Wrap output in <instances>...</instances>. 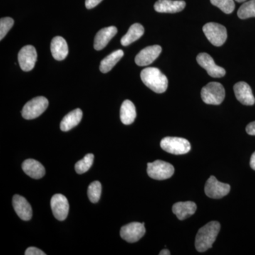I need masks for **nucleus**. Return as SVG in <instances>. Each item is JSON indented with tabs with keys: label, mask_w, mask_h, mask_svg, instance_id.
Segmentation results:
<instances>
[{
	"label": "nucleus",
	"mask_w": 255,
	"mask_h": 255,
	"mask_svg": "<svg viewBox=\"0 0 255 255\" xmlns=\"http://www.w3.org/2000/svg\"><path fill=\"white\" fill-rule=\"evenodd\" d=\"M197 206L192 201H185V202H178L172 206V211L177 216V219L183 221L190 217L195 214Z\"/></svg>",
	"instance_id": "obj_19"
},
{
	"label": "nucleus",
	"mask_w": 255,
	"mask_h": 255,
	"mask_svg": "<svg viewBox=\"0 0 255 255\" xmlns=\"http://www.w3.org/2000/svg\"><path fill=\"white\" fill-rule=\"evenodd\" d=\"M145 29L140 23H134L129 28L127 34L121 40L122 46H128L133 42L136 41L144 34Z\"/></svg>",
	"instance_id": "obj_23"
},
{
	"label": "nucleus",
	"mask_w": 255,
	"mask_h": 255,
	"mask_svg": "<svg viewBox=\"0 0 255 255\" xmlns=\"http://www.w3.org/2000/svg\"><path fill=\"white\" fill-rule=\"evenodd\" d=\"M246 131L251 135H255V122H251L247 126Z\"/></svg>",
	"instance_id": "obj_32"
},
{
	"label": "nucleus",
	"mask_w": 255,
	"mask_h": 255,
	"mask_svg": "<svg viewBox=\"0 0 255 255\" xmlns=\"http://www.w3.org/2000/svg\"><path fill=\"white\" fill-rule=\"evenodd\" d=\"M48 100L44 97H37L28 102L23 107L21 114L26 120L40 117L48 107Z\"/></svg>",
	"instance_id": "obj_7"
},
{
	"label": "nucleus",
	"mask_w": 255,
	"mask_h": 255,
	"mask_svg": "<svg viewBox=\"0 0 255 255\" xmlns=\"http://www.w3.org/2000/svg\"><path fill=\"white\" fill-rule=\"evenodd\" d=\"M88 197L92 203H97L100 201L102 194V184L98 181H95L90 184L88 187Z\"/></svg>",
	"instance_id": "obj_27"
},
{
	"label": "nucleus",
	"mask_w": 255,
	"mask_h": 255,
	"mask_svg": "<svg viewBox=\"0 0 255 255\" xmlns=\"http://www.w3.org/2000/svg\"><path fill=\"white\" fill-rule=\"evenodd\" d=\"M159 255H170V252L168 251V250L164 249L162 250V251L159 253Z\"/></svg>",
	"instance_id": "obj_34"
},
{
	"label": "nucleus",
	"mask_w": 255,
	"mask_h": 255,
	"mask_svg": "<svg viewBox=\"0 0 255 255\" xmlns=\"http://www.w3.org/2000/svg\"><path fill=\"white\" fill-rule=\"evenodd\" d=\"M50 206L55 219L64 221L68 217L69 203L68 199L63 194H55L50 200Z\"/></svg>",
	"instance_id": "obj_12"
},
{
	"label": "nucleus",
	"mask_w": 255,
	"mask_h": 255,
	"mask_svg": "<svg viewBox=\"0 0 255 255\" xmlns=\"http://www.w3.org/2000/svg\"><path fill=\"white\" fill-rule=\"evenodd\" d=\"M140 78L142 82L156 93H164L168 87V80L158 68H147L142 70Z\"/></svg>",
	"instance_id": "obj_2"
},
{
	"label": "nucleus",
	"mask_w": 255,
	"mask_h": 255,
	"mask_svg": "<svg viewBox=\"0 0 255 255\" xmlns=\"http://www.w3.org/2000/svg\"><path fill=\"white\" fill-rule=\"evenodd\" d=\"M124 53L122 50H117L111 53L108 56L105 57L101 61L100 70L102 73H107L112 70V68L117 65L119 60L124 56Z\"/></svg>",
	"instance_id": "obj_24"
},
{
	"label": "nucleus",
	"mask_w": 255,
	"mask_h": 255,
	"mask_svg": "<svg viewBox=\"0 0 255 255\" xmlns=\"http://www.w3.org/2000/svg\"><path fill=\"white\" fill-rule=\"evenodd\" d=\"M236 1H238V2L241 3V2H244V1H246V0H236Z\"/></svg>",
	"instance_id": "obj_35"
},
{
	"label": "nucleus",
	"mask_w": 255,
	"mask_h": 255,
	"mask_svg": "<svg viewBox=\"0 0 255 255\" xmlns=\"http://www.w3.org/2000/svg\"><path fill=\"white\" fill-rule=\"evenodd\" d=\"M221 224L217 221H211L199 229L196 234L195 248L199 253H204L212 248L220 232Z\"/></svg>",
	"instance_id": "obj_1"
},
{
	"label": "nucleus",
	"mask_w": 255,
	"mask_h": 255,
	"mask_svg": "<svg viewBox=\"0 0 255 255\" xmlns=\"http://www.w3.org/2000/svg\"><path fill=\"white\" fill-rule=\"evenodd\" d=\"M162 150L173 155H184L191 150L190 142L187 139L178 137H165L161 140Z\"/></svg>",
	"instance_id": "obj_4"
},
{
	"label": "nucleus",
	"mask_w": 255,
	"mask_h": 255,
	"mask_svg": "<svg viewBox=\"0 0 255 255\" xmlns=\"http://www.w3.org/2000/svg\"><path fill=\"white\" fill-rule=\"evenodd\" d=\"M25 255H46V253L34 247H30L25 252Z\"/></svg>",
	"instance_id": "obj_30"
},
{
	"label": "nucleus",
	"mask_w": 255,
	"mask_h": 255,
	"mask_svg": "<svg viewBox=\"0 0 255 255\" xmlns=\"http://www.w3.org/2000/svg\"><path fill=\"white\" fill-rule=\"evenodd\" d=\"M117 32H118V29L114 26L101 29L97 33L95 38V43H94L95 49L97 50L104 49L110 43L111 39L117 34Z\"/></svg>",
	"instance_id": "obj_17"
},
{
	"label": "nucleus",
	"mask_w": 255,
	"mask_h": 255,
	"mask_svg": "<svg viewBox=\"0 0 255 255\" xmlns=\"http://www.w3.org/2000/svg\"><path fill=\"white\" fill-rule=\"evenodd\" d=\"M145 223L132 222L123 226L121 229V237L128 243H135L141 239L145 233Z\"/></svg>",
	"instance_id": "obj_9"
},
{
	"label": "nucleus",
	"mask_w": 255,
	"mask_h": 255,
	"mask_svg": "<svg viewBox=\"0 0 255 255\" xmlns=\"http://www.w3.org/2000/svg\"><path fill=\"white\" fill-rule=\"evenodd\" d=\"M250 164H251V168L254 169L255 171V152L251 156V162H250Z\"/></svg>",
	"instance_id": "obj_33"
},
{
	"label": "nucleus",
	"mask_w": 255,
	"mask_h": 255,
	"mask_svg": "<svg viewBox=\"0 0 255 255\" xmlns=\"http://www.w3.org/2000/svg\"><path fill=\"white\" fill-rule=\"evenodd\" d=\"M201 95L204 103L207 105H219L224 100L226 92L224 87L219 82H210L203 87Z\"/></svg>",
	"instance_id": "obj_3"
},
{
	"label": "nucleus",
	"mask_w": 255,
	"mask_h": 255,
	"mask_svg": "<svg viewBox=\"0 0 255 255\" xmlns=\"http://www.w3.org/2000/svg\"><path fill=\"white\" fill-rule=\"evenodd\" d=\"M186 2L183 0H158L154 8L159 13H177L185 8Z\"/></svg>",
	"instance_id": "obj_15"
},
{
	"label": "nucleus",
	"mask_w": 255,
	"mask_h": 255,
	"mask_svg": "<svg viewBox=\"0 0 255 255\" xmlns=\"http://www.w3.org/2000/svg\"><path fill=\"white\" fill-rule=\"evenodd\" d=\"M203 31L211 44L215 46H223L227 39V30L225 26L219 23H206L203 27Z\"/></svg>",
	"instance_id": "obj_5"
},
{
	"label": "nucleus",
	"mask_w": 255,
	"mask_h": 255,
	"mask_svg": "<svg viewBox=\"0 0 255 255\" xmlns=\"http://www.w3.org/2000/svg\"><path fill=\"white\" fill-rule=\"evenodd\" d=\"M102 1V0H85V6L87 9H93Z\"/></svg>",
	"instance_id": "obj_31"
},
{
	"label": "nucleus",
	"mask_w": 255,
	"mask_h": 255,
	"mask_svg": "<svg viewBox=\"0 0 255 255\" xmlns=\"http://www.w3.org/2000/svg\"><path fill=\"white\" fill-rule=\"evenodd\" d=\"M14 20L10 17L1 18L0 20V40H2L14 25Z\"/></svg>",
	"instance_id": "obj_29"
},
{
	"label": "nucleus",
	"mask_w": 255,
	"mask_h": 255,
	"mask_svg": "<svg viewBox=\"0 0 255 255\" xmlns=\"http://www.w3.org/2000/svg\"><path fill=\"white\" fill-rule=\"evenodd\" d=\"M210 1L211 4L217 6L225 14H231L236 7L233 0H210Z\"/></svg>",
	"instance_id": "obj_28"
},
{
	"label": "nucleus",
	"mask_w": 255,
	"mask_h": 255,
	"mask_svg": "<svg viewBox=\"0 0 255 255\" xmlns=\"http://www.w3.org/2000/svg\"><path fill=\"white\" fill-rule=\"evenodd\" d=\"M196 60L199 65L205 69L208 74L212 78H222L226 75V70L216 65L212 57L208 53H199L196 57Z\"/></svg>",
	"instance_id": "obj_10"
},
{
	"label": "nucleus",
	"mask_w": 255,
	"mask_h": 255,
	"mask_svg": "<svg viewBox=\"0 0 255 255\" xmlns=\"http://www.w3.org/2000/svg\"><path fill=\"white\" fill-rule=\"evenodd\" d=\"M162 48L158 45L146 47L135 56V62L138 66H147L153 63L160 55Z\"/></svg>",
	"instance_id": "obj_13"
},
{
	"label": "nucleus",
	"mask_w": 255,
	"mask_h": 255,
	"mask_svg": "<svg viewBox=\"0 0 255 255\" xmlns=\"http://www.w3.org/2000/svg\"><path fill=\"white\" fill-rule=\"evenodd\" d=\"M50 50L55 60H63L68 55V43L63 37H55L50 43Z\"/></svg>",
	"instance_id": "obj_18"
},
{
	"label": "nucleus",
	"mask_w": 255,
	"mask_h": 255,
	"mask_svg": "<svg viewBox=\"0 0 255 255\" xmlns=\"http://www.w3.org/2000/svg\"><path fill=\"white\" fill-rule=\"evenodd\" d=\"M18 63L23 71H31L37 61V52L33 46H23L18 54Z\"/></svg>",
	"instance_id": "obj_11"
},
{
	"label": "nucleus",
	"mask_w": 255,
	"mask_h": 255,
	"mask_svg": "<svg viewBox=\"0 0 255 255\" xmlns=\"http://www.w3.org/2000/svg\"><path fill=\"white\" fill-rule=\"evenodd\" d=\"M234 92L237 100L243 105L253 106L255 99L251 86L245 82H239L234 85Z\"/></svg>",
	"instance_id": "obj_14"
},
{
	"label": "nucleus",
	"mask_w": 255,
	"mask_h": 255,
	"mask_svg": "<svg viewBox=\"0 0 255 255\" xmlns=\"http://www.w3.org/2000/svg\"><path fill=\"white\" fill-rule=\"evenodd\" d=\"M147 172L149 177L156 180L169 179L174 173L172 164L162 160H156L147 163Z\"/></svg>",
	"instance_id": "obj_6"
},
{
	"label": "nucleus",
	"mask_w": 255,
	"mask_h": 255,
	"mask_svg": "<svg viewBox=\"0 0 255 255\" xmlns=\"http://www.w3.org/2000/svg\"><path fill=\"white\" fill-rule=\"evenodd\" d=\"M82 112L80 109L72 111L67 114L60 123V129L63 131H68L74 127H77L82 119Z\"/></svg>",
	"instance_id": "obj_21"
},
{
	"label": "nucleus",
	"mask_w": 255,
	"mask_h": 255,
	"mask_svg": "<svg viewBox=\"0 0 255 255\" xmlns=\"http://www.w3.org/2000/svg\"><path fill=\"white\" fill-rule=\"evenodd\" d=\"M94 158L95 156L93 154L90 153L85 155L81 160L78 161L75 166L77 173L81 174L87 172L93 164Z\"/></svg>",
	"instance_id": "obj_26"
},
{
	"label": "nucleus",
	"mask_w": 255,
	"mask_h": 255,
	"mask_svg": "<svg viewBox=\"0 0 255 255\" xmlns=\"http://www.w3.org/2000/svg\"><path fill=\"white\" fill-rule=\"evenodd\" d=\"M120 118L122 123L130 125L136 118V110L135 105L130 100H125L121 107Z\"/></svg>",
	"instance_id": "obj_22"
},
{
	"label": "nucleus",
	"mask_w": 255,
	"mask_h": 255,
	"mask_svg": "<svg viewBox=\"0 0 255 255\" xmlns=\"http://www.w3.org/2000/svg\"><path fill=\"white\" fill-rule=\"evenodd\" d=\"M22 169L25 173L33 179H41L46 174L43 164L33 159L25 160L22 164Z\"/></svg>",
	"instance_id": "obj_20"
},
{
	"label": "nucleus",
	"mask_w": 255,
	"mask_h": 255,
	"mask_svg": "<svg viewBox=\"0 0 255 255\" xmlns=\"http://www.w3.org/2000/svg\"><path fill=\"white\" fill-rule=\"evenodd\" d=\"M13 206L18 217L23 221H29L32 217V209L29 203L24 197L14 195L13 197Z\"/></svg>",
	"instance_id": "obj_16"
},
{
	"label": "nucleus",
	"mask_w": 255,
	"mask_h": 255,
	"mask_svg": "<svg viewBox=\"0 0 255 255\" xmlns=\"http://www.w3.org/2000/svg\"><path fill=\"white\" fill-rule=\"evenodd\" d=\"M238 16L241 19L255 17V0H250L242 5L238 9Z\"/></svg>",
	"instance_id": "obj_25"
},
{
	"label": "nucleus",
	"mask_w": 255,
	"mask_h": 255,
	"mask_svg": "<svg viewBox=\"0 0 255 255\" xmlns=\"http://www.w3.org/2000/svg\"><path fill=\"white\" fill-rule=\"evenodd\" d=\"M204 190L206 196L209 198L219 199L228 194L231 191V186L226 183L219 182L214 176H211L206 183Z\"/></svg>",
	"instance_id": "obj_8"
}]
</instances>
